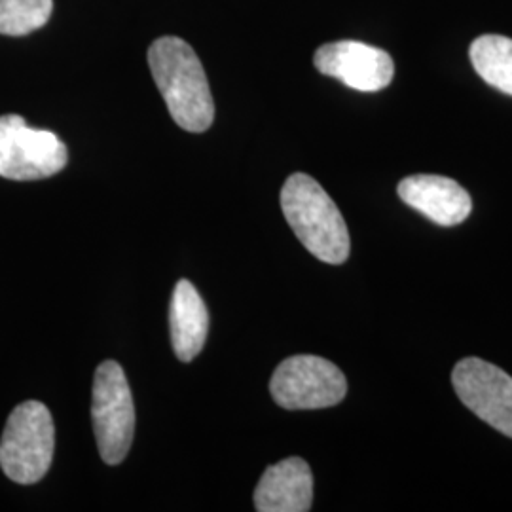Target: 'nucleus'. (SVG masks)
Returning a JSON list of instances; mask_svg holds the SVG:
<instances>
[{"label":"nucleus","instance_id":"obj_4","mask_svg":"<svg viewBox=\"0 0 512 512\" xmlns=\"http://www.w3.org/2000/svg\"><path fill=\"white\" fill-rule=\"evenodd\" d=\"M92 420L103 461L107 465L122 463L133 442L135 406L124 368L116 361H105L95 370Z\"/></svg>","mask_w":512,"mask_h":512},{"label":"nucleus","instance_id":"obj_10","mask_svg":"<svg viewBox=\"0 0 512 512\" xmlns=\"http://www.w3.org/2000/svg\"><path fill=\"white\" fill-rule=\"evenodd\" d=\"M313 503V475L302 458L281 459L264 471L255 490L258 512H308Z\"/></svg>","mask_w":512,"mask_h":512},{"label":"nucleus","instance_id":"obj_1","mask_svg":"<svg viewBox=\"0 0 512 512\" xmlns=\"http://www.w3.org/2000/svg\"><path fill=\"white\" fill-rule=\"evenodd\" d=\"M148 67L177 126L202 133L215 120V101L194 48L179 37H162L148 48Z\"/></svg>","mask_w":512,"mask_h":512},{"label":"nucleus","instance_id":"obj_11","mask_svg":"<svg viewBox=\"0 0 512 512\" xmlns=\"http://www.w3.org/2000/svg\"><path fill=\"white\" fill-rule=\"evenodd\" d=\"M169 327L171 346L179 361H194L207 340L209 313L198 289L188 279H181L173 291Z\"/></svg>","mask_w":512,"mask_h":512},{"label":"nucleus","instance_id":"obj_6","mask_svg":"<svg viewBox=\"0 0 512 512\" xmlns=\"http://www.w3.org/2000/svg\"><path fill=\"white\" fill-rule=\"evenodd\" d=\"M270 393L285 410H319L342 403L348 382L344 372L327 359L294 355L275 368Z\"/></svg>","mask_w":512,"mask_h":512},{"label":"nucleus","instance_id":"obj_13","mask_svg":"<svg viewBox=\"0 0 512 512\" xmlns=\"http://www.w3.org/2000/svg\"><path fill=\"white\" fill-rule=\"evenodd\" d=\"M52 12L54 0H0V35H29L42 29Z\"/></svg>","mask_w":512,"mask_h":512},{"label":"nucleus","instance_id":"obj_9","mask_svg":"<svg viewBox=\"0 0 512 512\" xmlns=\"http://www.w3.org/2000/svg\"><path fill=\"white\" fill-rule=\"evenodd\" d=\"M401 200L439 226H456L473 211L469 192L461 184L440 175L406 177L397 188Z\"/></svg>","mask_w":512,"mask_h":512},{"label":"nucleus","instance_id":"obj_12","mask_svg":"<svg viewBox=\"0 0 512 512\" xmlns=\"http://www.w3.org/2000/svg\"><path fill=\"white\" fill-rule=\"evenodd\" d=\"M471 61L478 76L499 92L512 95V40L484 35L471 44Z\"/></svg>","mask_w":512,"mask_h":512},{"label":"nucleus","instance_id":"obj_3","mask_svg":"<svg viewBox=\"0 0 512 512\" xmlns=\"http://www.w3.org/2000/svg\"><path fill=\"white\" fill-rule=\"evenodd\" d=\"M54 420L46 404H19L6 421L0 440V467L18 484H37L52 467Z\"/></svg>","mask_w":512,"mask_h":512},{"label":"nucleus","instance_id":"obj_7","mask_svg":"<svg viewBox=\"0 0 512 512\" xmlns=\"http://www.w3.org/2000/svg\"><path fill=\"white\" fill-rule=\"evenodd\" d=\"M452 384L461 403L499 433L512 439V378L478 357L459 361Z\"/></svg>","mask_w":512,"mask_h":512},{"label":"nucleus","instance_id":"obj_8","mask_svg":"<svg viewBox=\"0 0 512 512\" xmlns=\"http://www.w3.org/2000/svg\"><path fill=\"white\" fill-rule=\"evenodd\" d=\"M315 69L336 78L357 92H380L395 76L391 55L357 40H340L323 44L313 55Z\"/></svg>","mask_w":512,"mask_h":512},{"label":"nucleus","instance_id":"obj_5","mask_svg":"<svg viewBox=\"0 0 512 512\" xmlns=\"http://www.w3.org/2000/svg\"><path fill=\"white\" fill-rule=\"evenodd\" d=\"M69 162L65 143L46 129H33L18 114L0 116V177L40 181L57 175Z\"/></svg>","mask_w":512,"mask_h":512},{"label":"nucleus","instance_id":"obj_2","mask_svg":"<svg viewBox=\"0 0 512 512\" xmlns=\"http://www.w3.org/2000/svg\"><path fill=\"white\" fill-rule=\"evenodd\" d=\"M281 209L294 236L311 255L327 264L349 258L348 226L323 186L306 173H294L281 188Z\"/></svg>","mask_w":512,"mask_h":512}]
</instances>
